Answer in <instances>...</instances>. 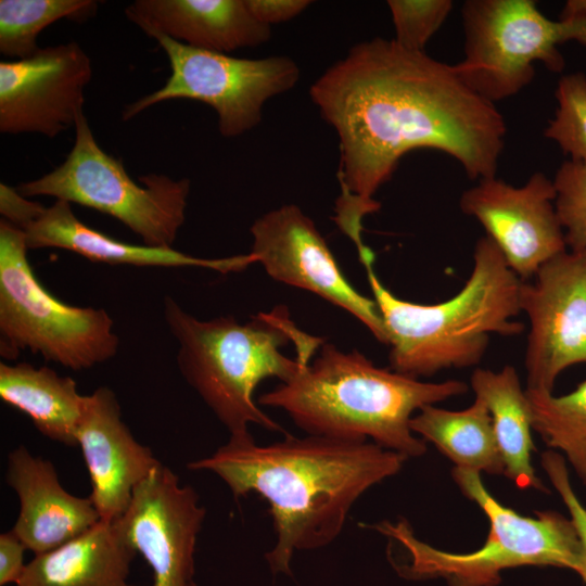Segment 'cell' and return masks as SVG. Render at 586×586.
Returning <instances> with one entry per match:
<instances>
[{"label": "cell", "mask_w": 586, "mask_h": 586, "mask_svg": "<svg viewBox=\"0 0 586 586\" xmlns=\"http://www.w3.org/2000/svg\"><path fill=\"white\" fill-rule=\"evenodd\" d=\"M309 95L339 138L340 195L333 220L355 244L378 212V190L402 157L433 149L455 158L471 180L496 177L507 126L454 65L377 37L352 47L310 86Z\"/></svg>", "instance_id": "cell-1"}, {"label": "cell", "mask_w": 586, "mask_h": 586, "mask_svg": "<svg viewBox=\"0 0 586 586\" xmlns=\"http://www.w3.org/2000/svg\"><path fill=\"white\" fill-rule=\"evenodd\" d=\"M406 460L371 442L285 434L259 445L249 433L230 435L188 469L216 474L237 499L257 494L268 502L277 540L265 557L273 574L290 575L295 551L331 544L358 498L397 474Z\"/></svg>", "instance_id": "cell-2"}, {"label": "cell", "mask_w": 586, "mask_h": 586, "mask_svg": "<svg viewBox=\"0 0 586 586\" xmlns=\"http://www.w3.org/2000/svg\"><path fill=\"white\" fill-rule=\"evenodd\" d=\"M468 390L460 380L421 381L323 343L316 358L258 404L283 410L307 435L371 442L409 459L426 451L410 428L412 417Z\"/></svg>", "instance_id": "cell-3"}, {"label": "cell", "mask_w": 586, "mask_h": 586, "mask_svg": "<svg viewBox=\"0 0 586 586\" xmlns=\"http://www.w3.org/2000/svg\"><path fill=\"white\" fill-rule=\"evenodd\" d=\"M359 259L385 326L390 368L396 372L419 379L473 367L484 357L492 334L517 336L524 331V323L514 319L521 313L522 280L487 235L475 243L463 286L434 304L393 294L374 272L372 251Z\"/></svg>", "instance_id": "cell-4"}, {"label": "cell", "mask_w": 586, "mask_h": 586, "mask_svg": "<svg viewBox=\"0 0 586 586\" xmlns=\"http://www.w3.org/2000/svg\"><path fill=\"white\" fill-rule=\"evenodd\" d=\"M164 318L178 343L181 375L229 435L249 434L250 424L284 433L255 403L254 391L268 378L288 381L313 359L309 352L289 358L283 346L293 342L301 348L322 339L301 331L284 306L239 323L225 316L200 320L166 296Z\"/></svg>", "instance_id": "cell-5"}, {"label": "cell", "mask_w": 586, "mask_h": 586, "mask_svg": "<svg viewBox=\"0 0 586 586\" xmlns=\"http://www.w3.org/2000/svg\"><path fill=\"white\" fill-rule=\"evenodd\" d=\"M451 476L488 519L486 542L476 550L456 553L420 540L405 519L371 525L406 551V562L392 561L400 576L440 577L448 586H496L504 570L519 566H557L578 573L582 546L571 519L552 510L535 511L533 518L522 515L488 492L481 473L455 467Z\"/></svg>", "instance_id": "cell-6"}, {"label": "cell", "mask_w": 586, "mask_h": 586, "mask_svg": "<svg viewBox=\"0 0 586 586\" xmlns=\"http://www.w3.org/2000/svg\"><path fill=\"white\" fill-rule=\"evenodd\" d=\"M24 232L0 221V354L22 351L79 371L117 354L119 339L103 308L72 306L54 297L27 259Z\"/></svg>", "instance_id": "cell-7"}, {"label": "cell", "mask_w": 586, "mask_h": 586, "mask_svg": "<svg viewBox=\"0 0 586 586\" xmlns=\"http://www.w3.org/2000/svg\"><path fill=\"white\" fill-rule=\"evenodd\" d=\"M74 144L64 162L50 173L16 187L25 198L52 196L110 215L138 234L143 244L170 249L184 224L190 193L188 178L127 174L122 160L98 144L82 113Z\"/></svg>", "instance_id": "cell-8"}, {"label": "cell", "mask_w": 586, "mask_h": 586, "mask_svg": "<svg viewBox=\"0 0 586 586\" xmlns=\"http://www.w3.org/2000/svg\"><path fill=\"white\" fill-rule=\"evenodd\" d=\"M461 15L464 56L454 66L474 92L494 104L530 85L536 62L561 73L565 60L560 44L586 47V18L550 20L533 0H468Z\"/></svg>", "instance_id": "cell-9"}, {"label": "cell", "mask_w": 586, "mask_h": 586, "mask_svg": "<svg viewBox=\"0 0 586 586\" xmlns=\"http://www.w3.org/2000/svg\"><path fill=\"white\" fill-rule=\"evenodd\" d=\"M150 37L165 52L170 75L163 87L128 104L122 114L124 120L157 103L187 99L215 110L222 137H238L256 127L265 103L294 88L301 76L298 65L285 55L234 58L161 34Z\"/></svg>", "instance_id": "cell-10"}, {"label": "cell", "mask_w": 586, "mask_h": 586, "mask_svg": "<svg viewBox=\"0 0 586 586\" xmlns=\"http://www.w3.org/2000/svg\"><path fill=\"white\" fill-rule=\"evenodd\" d=\"M532 279L520 289L530 322L526 390L552 393L561 372L586 364V250L557 255Z\"/></svg>", "instance_id": "cell-11"}, {"label": "cell", "mask_w": 586, "mask_h": 586, "mask_svg": "<svg viewBox=\"0 0 586 586\" xmlns=\"http://www.w3.org/2000/svg\"><path fill=\"white\" fill-rule=\"evenodd\" d=\"M250 252L273 280L309 291L348 311L382 344L387 334L373 298L345 278L326 239L297 205L284 204L251 226Z\"/></svg>", "instance_id": "cell-12"}, {"label": "cell", "mask_w": 586, "mask_h": 586, "mask_svg": "<svg viewBox=\"0 0 586 586\" xmlns=\"http://www.w3.org/2000/svg\"><path fill=\"white\" fill-rule=\"evenodd\" d=\"M555 199L552 180L536 171L521 187L497 177L482 179L461 194L459 207L482 225L510 269L527 281L566 251Z\"/></svg>", "instance_id": "cell-13"}, {"label": "cell", "mask_w": 586, "mask_h": 586, "mask_svg": "<svg viewBox=\"0 0 586 586\" xmlns=\"http://www.w3.org/2000/svg\"><path fill=\"white\" fill-rule=\"evenodd\" d=\"M205 514L193 487L161 463L114 521L150 565L153 586H196L194 553Z\"/></svg>", "instance_id": "cell-14"}, {"label": "cell", "mask_w": 586, "mask_h": 586, "mask_svg": "<svg viewBox=\"0 0 586 586\" xmlns=\"http://www.w3.org/2000/svg\"><path fill=\"white\" fill-rule=\"evenodd\" d=\"M91 77V60L75 41L0 62V131L59 136L84 113Z\"/></svg>", "instance_id": "cell-15"}, {"label": "cell", "mask_w": 586, "mask_h": 586, "mask_svg": "<svg viewBox=\"0 0 586 586\" xmlns=\"http://www.w3.org/2000/svg\"><path fill=\"white\" fill-rule=\"evenodd\" d=\"M0 213L24 232L28 250L55 247L110 265L202 267L222 273L241 271L255 263L251 253L213 259L171 247L129 244L85 225L66 201L55 200L52 205L43 206L4 183L0 184Z\"/></svg>", "instance_id": "cell-16"}, {"label": "cell", "mask_w": 586, "mask_h": 586, "mask_svg": "<svg viewBox=\"0 0 586 586\" xmlns=\"http://www.w3.org/2000/svg\"><path fill=\"white\" fill-rule=\"evenodd\" d=\"M77 445L90 476L89 498L102 520L120 518L135 488L162 463L135 438L115 393L105 386L84 397Z\"/></svg>", "instance_id": "cell-17"}, {"label": "cell", "mask_w": 586, "mask_h": 586, "mask_svg": "<svg viewBox=\"0 0 586 586\" xmlns=\"http://www.w3.org/2000/svg\"><path fill=\"white\" fill-rule=\"evenodd\" d=\"M5 482L20 501L11 531L35 555L62 546L101 520L89 497L68 493L52 462L24 445L9 453Z\"/></svg>", "instance_id": "cell-18"}, {"label": "cell", "mask_w": 586, "mask_h": 586, "mask_svg": "<svg viewBox=\"0 0 586 586\" xmlns=\"http://www.w3.org/2000/svg\"><path fill=\"white\" fill-rule=\"evenodd\" d=\"M126 17L148 36L161 34L218 53L267 42L271 27L259 22L247 0H136Z\"/></svg>", "instance_id": "cell-19"}, {"label": "cell", "mask_w": 586, "mask_h": 586, "mask_svg": "<svg viewBox=\"0 0 586 586\" xmlns=\"http://www.w3.org/2000/svg\"><path fill=\"white\" fill-rule=\"evenodd\" d=\"M136 555L117 522L101 519L62 546L35 555L15 586H137L128 581Z\"/></svg>", "instance_id": "cell-20"}, {"label": "cell", "mask_w": 586, "mask_h": 586, "mask_svg": "<svg viewBox=\"0 0 586 586\" xmlns=\"http://www.w3.org/2000/svg\"><path fill=\"white\" fill-rule=\"evenodd\" d=\"M470 386L491 415L504 474L521 489L549 492L532 464L535 451L532 410L515 368L509 365L499 371L477 368Z\"/></svg>", "instance_id": "cell-21"}, {"label": "cell", "mask_w": 586, "mask_h": 586, "mask_svg": "<svg viewBox=\"0 0 586 586\" xmlns=\"http://www.w3.org/2000/svg\"><path fill=\"white\" fill-rule=\"evenodd\" d=\"M0 397L27 415L36 429L53 442L77 445L84 397L71 377L27 362L0 364Z\"/></svg>", "instance_id": "cell-22"}, {"label": "cell", "mask_w": 586, "mask_h": 586, "mask_svg": "<svg viewBox=\"0 0 586 586\" xmlns=\"http://www.w3.org/2000/svg\"><path fill=\"white\" fill-rule=\"evenodd\" d=\"M410 428L433 444L456 468L479 473L504 474V461L485 404L474 402L462 410L428 405L411 419Z\"/></svg>", "instance_id": "cell-23"}, {"label": "cell", "mask_w": 586, "mask_h": 586, "mask_svg": "<svg viewBox=\"0 0 586 586\" xmlns=\"http://www.w3.org/2000/svg\"><path fill=\"white\" fill-rule=\"evenodd\" d=\"M533 430L578 474L586 468V381L564 395L526 390Z\"/></svg>", "instance_id": "cell-24"}, {"label": "cell", "mask_w": 586, "mask_h": 586, "mask_svg": "<svg viewBox=\"0 0 586 586\" xmlns=\"http://www.w3.org/2000/svg\"><path fill=\"white\" fill-rule=\"evenodd\" d=\"M94 0H1L0 52L23 60L40 49L39 34L51 24L66 18L85 22L95 14Z\"/></svg>", "instance_id": "cell-25"}, {"label": "cell", "mask_w": 586, "mask_h": 586, "mask_svg": "<svg viewBox=\"0 0 586 586\" xmlns=\"http://www.w3.org/2000/svg\"><path fill=\"white\" fill-rule=\"evenodd\" d=\"M557 110L544 131L569 160L586 164V75H562L555 92Z\"/></svg>", "instance_id": "cell-26"}, {"label": "cell", "mask_w": 586, "mask_h": 586, "mask_svg": "<svg viewBox=\"0 0 586 586\" xmlns=\"http://www.w3.org/2000/svg\"><path fill=\"white\" fill-rule=\"evenodd\" d=\"M555 208L566 247L586 250V164L564 161L552 179Z\"/></svg>", "instance_id": "cell-27"}, {"label": "cell", "mask_w": 586, "mask_h": 586, "mask_svg": "<svg viewBox=\"0 0 586 586\" xmlns=\"http://www.w3.org/2000/svg\"><path fill=\"white\" fill-rule=\"evenodd\" d=\"M395 37L393 40L402 48L424 52L433 35L450 14L454 2L450 0H388Z\"/></svg>", "instance_id": "cell-28"}, {"label": "cell", "mask_w": 586, "mask_h": 586, "mask_svg": "<svg viewBox=\"0 0 586 586\" xmlns=\"http://www.w3.org/2000/svg\"><path fill=\"white\" fill-rule=\"evenodd\" d=\"M540 463L551 485L569 510L570 519L578 534L582 558L577 574L586 584V508L579 501L571 485L566 460L560 453L552 449L545 450L540 456Z\"/></svg>", "instance_id": "cell-29"}, {"label": "cell", "mask_w": 586, "mask_h": 586, "mask_svg": "<svg viewBox=\"0 0 586 586\" xmlns=\"http://www.w3.org/2000/svg\"><path fill=\"white\" fill-rule=\"evenodd\" d=\"M22 540L10 530L0 535V586L15 584L26 568Z\"/></svg>", "instance_id": "cell-30"}, {"label": "cell", "mask_w": 586, "mask_h": 586, "mask_svg": "<svg viewBox=\"0 0 586 586\" xmlns=\"http://www.w3.org/2000/svg\"><path fill=\"white\" fill-rule=\"evenodd\" d=\"M310 3L308 0H247L255 17L270 27L298 16Z\"/></svg>", "instance_id": "cell-31"}, {"label": "cell", "mask_w": 586, "mask_h": 586, "mask_svg": "<svg viewBox=\"0 0 586 586\" xmlns=\"http://www.w3.org/2000/svg\"><path fill=\"white\" fill-rule=\"evenodd\" d=\"M582 17L586 18V0H569L564 3L559 18Z\"/></svg>", "instance_id": "cell-32"}, {"label": "cell", "mask_w": 586, "mask_h": 586, "mask_svg": "<svg viewBox=\"0 0 586 586\" xmlns=\"http://www.w3.org/2000/svg\"><path fill=\"white\" fill-rule=\"evenodd\" d=\"M579 477H581V479L583 480V482L586 484V468H585L584 472L582 473V475H581Z\"/></svg>", "instance_id": "cell-33"}]
</instances>
